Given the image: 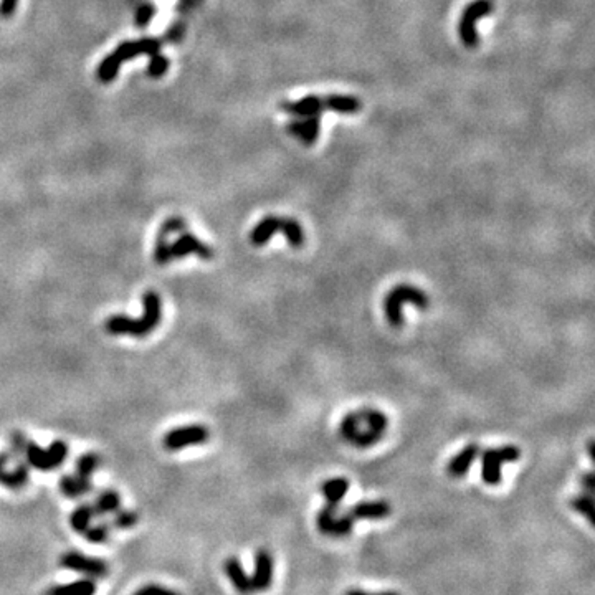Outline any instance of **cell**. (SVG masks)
<instances>
[{"label": "cell", "instance_id": "6da1fadb", "mask_svg": "<svg viewBox=\"0 0 595 595\" xmlns=\"http://www.w3.org/2000/svg\"><path fill=\"white\" fill-rule=\"evenodd\" d=\"M162 42L157 38H141V40H129V42L120 43L111 55H108L104 60L99 63L98 68V78L103 83H111L116 78L120 66L124 62L133 60L141 55H148L151 58L148 68V75L152 78H161L162 75L169 70V60L161 55Z\"/></svg>", "mask_w": 595, "mask_h": 595}, {"label": "cell", "instance_id": "7a4b0ae2", "mask_svg": "<svg viewBox=\"0 0 595 595\" xmlns=\"http://www.w3.org/2000/svg\"><path fill=\"white\" fill-rule=\"evenodd\" d=\"M389 419L384 412L377 408H359L343 417L339 425V435L344 442L357 448H369L380 442L387 431Z\"/></svg>", "mask_w": 595, "mask_h": 595}, {"label": "cell", "instance_id": "3957f363", "mask_svg": "<svg viewBox=\"0 0 595 595\" xmlns=\"http://www.w3.org/2000/svg\"><path fill=\"white\" fill-rule=\"evenodd\" d=\"M144 311L139 320L124 315H115L104 322V329L113 336H133V338H146L161 324L162 299L156 292L149 289L143 294Z\"/></svg>", "mask_w": 595, "mask_h": 595}, {"label": "cell", "instance_id": "277c9868", "mask_svg": "<svg viewBox=\"0 0 595 595\" xmlns=\"http://www.w3.org/2000/svg\"><path fill=\"white\" fill-rule=\"evenodd\" d=\"M406 304H412V306L419 308V310H429L430 306V298L424 289L417 288L413 285L401 283L395 285L392 289L387 293V296L384 299V311L387 322L392 328L399 329L403 326V306Z\"/></svg>", "mask_w": 595, "mask_h": 595}, {"label": "cell", "instance_id": "5b68a950", "mask_svg": "<svg viewBox=\"0 0 595 595\" xmlns=\"http://www.w3.org/2000/svg\"><path fill=\"white\" fill-rule=\"evenodd\" d=\"M276 231H281V234L285 235L286 242L292 245V247H303L304 230L303 227L299 225V222L296 219H292V217H263L255 225V229L250 231V242H252V245H255V247H263V245L270 242Z\"/></svg>", "mask_w": 595, "mask_h": 595}, {"label": "cell", "instance_id": "8992f818", "mask_svg": "<svg viewBox=\"0 0 595 595\" xmlns=\"http://www.w3.org/2000/svg\"><path fill=\"white\" fill-rule=\"evenodd\" d=\"M494 10L493 0H473L463 8L458 22V35L466 48H476L480 45V34L476 24Z\"/></svg>", "mask_w": 595, "mask_h": 595}, {"label": "cell", "instance_id": "52a82bcc", "mask_svg": "<svg viewBox=\"0 0 595 595\" xmlns=\"http://www.w3.org/2000/svg\"><path fill=\"white\" fill-rule=\"evenodd\" d=\"M521 458V450L515 445L488 448L481 455V478L486 485H499L503 480V465L517 461Z\"/></svg>", "mask_w": 595, "mask_h": 595}, {"label": "cell", "instance_id": "ba28073f", "mask_svg": "<svg viewBox=\"0 0 595 595\" xmlns=\"http://www.w3.org/2000/svg\"><path fill=\"white\" fill-rule=\"evenodd\" d=\"M24 457L27 463H29V466H34L42 471H52L60 468L63 461L66 460L68 445L62 442V440H57V442H53L48 448H42L38 447L37 443L27 440Z\"/></svg>", "mask_w": 595, "mask_h": 595}, {"label": "cell", "instance_id": "9c48e42d", "mask_svg": "<svg viewBox=\"0 0 595 595\" xmlns=\"http://www.w3.org/2000/svg\"><path fill=\"white\" fill-rule=\"evenodd\" d=\"M58 562H60L63 569L76 572V574L89 577V579L94 580L103 579V577L110 574V566H108V562L96 557H89L78 551H68L62 554Z\"/></svg>", "mask_w": 595, "mask_h": 595}, {"label": "cell", "instance_id": "30bf717a", "mask_svg": "<svg viewBox=\"0 0 595 595\" xmlns=\"http://www.w3.org/2000/svg\"><path fill=\"white\" fill-rule=\"evenodd\" d=\"M208 437H210V433H208L207 426L201 424L187 425L167 431L164 440H162V445L169 452H179V450L190 447V445H203Z\"/></svg>", "mask_w": 595, "mask_h": 595}, {"label": "cell", "instance_id": "8fae6325", "mask_svg": "<svg viewBox=\"0 0 595 595\" xmlns=\"http://www.w3.org/2000/svg\"><path fill=\"white\" fill-rule=\"evenodd\" d=\"M316 526L317 529H320V533L324 536H331V538H346V536L352 533L354 519L349 516V512L344 516H338V508L324 506L317 512Z\"/></svg>", "mask_w": 595, "mask_h": 595}, {"label": "cell", "instance_id": "7c38bea8", "mask_svg": "<svg viewBox=\"0 0 595 595\" xmlns=\"http://www.w3.org/2000/svg\"><path fill=\"white\" fill-rule=\"evenodd\" d=\"M275 562L268 549H258L255 554V569L250 577L253 592H266L273 584Z\"/></svg>", "mask_w": 595, "mask_h": 595}, {"label": "cell", "instance_id": "4fadbf2b", "mask_svg": "<svg viewBox=\"0 0 595 595\" xmlns=\"http://www.w3.org/2000/svg\"><path fill=\"white\" fill-rule=\"evenodd\" d=\"M189 255H197L202 260H210V258H213V250L207 243H203L202 240L195 237V235L189 234V231H182L180 237L171 245V257L172 260H179V258Z\"/></svg>", "mask_w": 595, "mask_h": 595}, {"label": "cell", "instance_id": "5bb4252c", "mask_svg": "<svg viewBox=\"0 0 595 595\" xmlns=\"http://www.w3.org/2000/svg\"><path fill=\"white\" fill-rule=\"evenodd\" d=\"M12 460L10 453L3 452L0 453V485L7 486V488L19 492L25 485H29L30 480V466L27 461H19L15 470L7 471L6 465Z\"/></svg>", "mask_w": 595, "mask_h": 595}, {"label": "cell", "instance_id": "9a60e30c", "mask_svg": "<svg viewBox=\"0 0 595 595\" xmlns=\"http://www.w3.org/2000/svg\"><path fill=\"white\" fill-rule=\"evenodd\" d=\"M286 131L294 138L301 141L304 146H313L320 138L321 131V115L298 117L286 124Z\"/></svg>", "mask_w": 595, "mask_h": 595}, {"label": "cell", "instance_id": "2e32d148", "mask_svg": "<svg viewBox=\"0 0 595 595\" xmlns=\"http://www.w3.org/2000/svg\"><path fill=\"white\" fill-rule=\"evenodd\" d=\"M390 512H392V508H390L389 501H385V499H374V501L356 503L351 510H349V516H351L354 521H380L385 519Z\"/></svg>", "mask_w": 595, "mask_h": 595}, {"label": "cell", "instance_id": "e0dca14e", "mask_svg": "<svg viewBox=\"0 0 595 595\" xmlns=\"http://www.w3.org/2000/svg\"><path fill=\"white\" fill-rule=\"evenodd\" d=\"M280 110L285 111L286 115L293 117H308V116H316L322 115L324 110V103H322L321 96L316 94H310V96H304L298 101H285L280 104Z\"/></svg>", "mask_w": 595, "mask_h": 595}, {"label": "cell", "instance_id": "ac0fdd59", "mask_svg": "<svg viewBox=\"0 0 595 595\" xmlns=\"http://www.w3.org/2000/svg\"><path fill=\"white\" fill-rule=\"evenodd\" d=\"M224 571H225L227 577H229L231 585H234V589L237 590L238 594H242V595L255 594V592H253L250 575L247 574V572H245L242 562H240L238 557H235V556L227 557L225 562H224Z\"/></svg>", "mask_w": 595, "mask_h": 595}, {"label": "cell", "instance_id": "d6986e66", "mask_svg": "<svg viewBox=\"0 0 595 595\" xmlns=\"http://www.w3.org/2000/svg\"><path fill=\"white\" fill-rule=\"evenodd\" d=\"M480 455V447L476 443H470L463 447L447 465V473L452 478H463L468 473L476 457Z\"/></svg>", "mask_w": 595, "mask_h": 595}, {"label": "cell", "instance_id": "ffe728a7", "mask_svg": "<svg viewBox=\"0 0 595 595\" xmlns=\"http://www.w3.org/2000/svg\"><path fill=\"white\" fill-rule=\"evenodd\" d=\"M322 103H324V110L339 113V115H356L362 108L361 99L351 94H328V96H322Z\"/></svg>", "mask_w": 595, "mask_h": 595}, {"label": "cell", "instance_id": "44dd1931", "mask_svg": "<svg viewBox=\"0 0 595 595\" xmlns=\"http://www.w3.org/2000/svg\"><path fill=\"white\" fill-rule=\"evenodd\" d=\"M60 492L66 498H81L93 492L92 478H83L80 475H65L60 480Z\"/></svg>", "mask_w": 595, "mask_h": 595}, {"label": "cell", "instance_id": "7402d4cb", "mask_svg": "<svg viewBox=\"0 0 595 595\" xmlns=\"http://www.w3.org/2000/svg\"><path fill=\"white\" fill-rule=\"evenodd\" d=\"M98 590L96 580L83 577V579L73 580L70 584L53 585L52 589L47 590L45 595H94Z\"/></svg>", "mask_w": 595, "mask_h": 595}, {"label": "cell", "instance_id": "603a6c76", "mask_svg": "<svg viewBox=\"0 0 595 595\" xmlns=\"http://www.w3.org/2000/svg\"><path fill=\"white\" fill-rule=\"evenodd\" d=\"M349 492V481L346 478L326 480L321 486L322 496L326 498V506L338 508Z\"/></svg>", "mask_w": 595, "mask_h": 595}, {"label": "cell", "instance_id": "cb8c5ba5", "mask_svg": "<svg viewBox=\"0 0 595 595\" xmlns=\"http://www.w3.org/2000/svg\"><path fill=\"white\" fill-rule=\"evenodd\" d=\"M92 504L96 516L115 515L116 511L121 510V496L115 489H103Z\"/></svg>", "mask_w": 595, "mask_h": 595}, {"label": "cell", "instance_id": "d4e9b609", "mask_svg": "<svg viewBox=\"0 0 595 595\" xmlns=\"http://www.w3.org/2000/svg\"><path fill=\"white\" fill-rule=\"evenodd\" d=\"M93 517H96L93 510V504L92 503H83L80 504V506H76L73 512H71L70 516V524L71 528H73L75 533L83 534L86 529L92 526Z\"/></svg>", "mask_w": 595, "mask_h": 595}, {"label": "cell", "instance_id": "484cf974", "mask_svg": "<svg viewBox=\"0 0 595 595\" xmlns=\"http://www.w3.org/2000/svg\"><path fill=\"white\" fill-rule=\"evenodd\" d=\"M167 238H169V235H166L164 231L161 230L157 231L156 245H154V261H156L159 266H166L172 261L171 243Z\"/></svg>", "mask_w": 595, "mask_h": 595}, {"label": "cell", "instance_id": "4316f807", "mask_svg": "<svg viewBox=\"0 0 595 595\" xmlns=\"http://www.w3.org/2000/svg\"><path fill=\"white\" fill-rule=\"evenodd\" d=\"M571 508L574 511L579 512V515H582L584 517H587V521L590 524H595V512H594V494L590 493H582L579 494V496H575L571 501Z\"/></svg>", "mask_w": 595, "mask_h": 595}, {"label": "cell", "instance_id": "83f0119b", "mask_svg": "<svg viewBox=\"0 0 595 595\" xmlns=\"http://www.w3.org/2000/svg\"><path fill=\"white\" fill-rule=\"evenodd\" d=\"M101 458L96 453H85L76 460V475L83 476V478H92V475L98 470Z\"/></svg>", "mask_w": 595, "mask_h": 595}, {"label": "cell", "instance_id": "f1b7e54d", "mask_svg": "<svg viewBox=\"0 0 595 595\" xmlns=\"http://www.w3.org/2000/svg\"><path fill=\"white\" fill-rule=\"evenodd\" d=\"M139 522V515L136 511H128V510H120L115 512V516H113V521L110 522L111 529H117V531H126L134 528L136 524Z\"/></svg>", "mask_w": 595, "mask_h": 595}, {"label": "cell", "instance_id": "f546056e", "mask_svg": "<svg viewBox=\"0 0 595 595\" xmlns=\"http://www.w3.org/2000/svg\"><path fill=\"white\" fill-rule=\"evenodd\" d=\"M83 534L88 543L104 544L111 538V524H108V522H99V524L89 526Z\"/></svg>", "mask_w": 595, "mask_h": 595}, {"label": "cell", "instance_id": "4dcf8cb0", "mask_svg": "<svg viewBox=\"0 0 595 595\" xmlns=\"http://www.w3.org/2000/svg\"><path fill=\"white\" fill-rule=\"evenodd\" d=\"M27 438L22 431H12L10 438H8V453L12 458H22L25 453Z\"/></svg>", "mask_w": 595, "mask_h": 595}, {"label": "cell", "instance_id": "1f68e13d", "mask_svg": "<svg viewBox=\"0 0 595 595\" xmlns=\"http://www.w3.org/2000/svg\"><path fill=\"white\" fill-rule=\"evenodd\" d=\"M154 15H156V7H154L152 3H144V6L139 7L138 13H136V25H138L139 29H144V27L151 24Z\"/></svg>", "mask_w": 595, "mask_h": 595}, {"label": "cell", "instance_id": "d6a6232c", "mask_svg": "<svg viewBox=\"0 0 595 595\" xmlns=\"http://www.w3.org/2000/svg\"><path fill=\"white\" fill-rule=\"evenodd\" d=\"M133 595H180L177 590H172L169 587L159 584H146L143 587L136 590Z\"/></svg>", "mask_w": 595, "mask_h": 595}, {"label": "cell", "instance_id": "836d02e7", "mask_svg": "<svg viewBox=\"0 0 595 595\" xmlns=\"http://www.w3.org/2000/svg\"><path fill=\"white\" fill-rule=\"evenodd\" d=\"M17 2H19V0H3V2L0 3V15H2L3 19L12 17V13L15 12L17 8Z\"/></svg>", "mask_w": 595, "mask_h": 595}, {"label": "cell", "instance_id": "e575fe53", "mask_svg": "<svg viewBox=\"0 0 595 595\" xmlns=\"http://www.w3.org/2000/svg\"><path fill=\"white\" fill-rule=\"evenodd\" d=\"M580 485H582L585 493H590V494L595 493V476L592 471H589V473H585L582 478H580Z\"/></svg>", "mask_w": 595, "mask_h": 595}, {"label": "cell", "instance_id": "d590c367", "mask_svg": "<svg viewBox=\"0 0 595 595\" xmlns=\"http://www.w3.org/2000/svg\"><path fill=\"white\" fill-rule=\"evenodd\" d=\"M344 595H401V594L392 592V590H387V592L372 594V592H366V590H361V589H351V590H347V592Z\"/></svg>", "mask_w": 595, "mask_h": 595}, {"label": "cell", "instance_id": "8d00e7d4", "mask_svg": "<svg viewBox=\"0 0 595 595\" xmlns=\"http://www.w3.org/2000/svg\"><path fill=\"white\" fill-rule=\"evenodd\" d=\"M587 450H589V457L592 458V460H595V453H594V440H590L589 442V447H587Z\"/></svg>", "mask_w": 595, "mask_h": 595}]
</instances>
